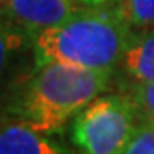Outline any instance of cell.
Wrapping results in <instances>:
<instances>
[{
    "mask_svg": "<svg viewBox=\"0 0 154 154\" xmlns=\"http://www.w3.org/2000/svg\"><path fill=\"white\" fill-rule=\"evenodd\" d=\"M130 33L132 28L118 5H79L65 21L43 29L33 38L34 65L67 63L113 72L120 65Z\"/></svg>",
    "mask_w": 154,
    "mask_h": 154,
    "instance_id": "6da1fadb",
    "label": "cell"
},
{
    "mask_svg": "<svg viewBox=\"0 0 154 154\" xmlns=\"http://www.w3.org/2000/svg\"><path fill=\"white\" fill-rule=\"evenodd\" d=\"M110 79L111 72L67 63L36 67L7 99L5 118L53 135L98 98Z\"/></svg>",
    "mask_w": 154,
    "mask_h": 154,
    "instance_id": "7a4b0ae2",
    "label": "cell"
},
{
    "mask_svg": "<svg viewBox=\"0 0 154 154\" xmlns=\"http://www.w3.org/2000/svg\"><path fill=\"white\" fill-rule=\"evenodd\" d=\"M139 122L130 96L99 94L72 118L70 140L79 154H123Z\"/></svg>",
    "mask_w": 154,
    "mask_h": 154,
    "instance_id": "3957f363",
    "label": "cell"
},
{
    "mask_svg": "<svg viewBox=\"0 0 154 154\" xmlns=\"http://www.w3.org/2000/svg\"><path fill=\"white\" fill-rule=\"evenodd\" d=\"M75 0H4L0 11L34 38L77 11Z\"/></svg>",
    "mask_w": 154,
    "mask_h": 154,
    "instance_id": "277c9868",
    "label": "cell"
},
{
    "mask_svg": "<svg viewBox=\"0 0 154 154\" xmlns=\"http://www.w3.org/2000/svg\"><path fill=\"white\" fill-rule=\"evenodd\" d=\"M0 154H75L51 134H45L16 120L0 123Z\"/></svg>",
    "mask_w": 154,
    "mask_h": 154,
    "instance_id": "5b68a950",
    "label": "cell"
},
{
    "mask_svg": "<svg viewBox=\"0 0 154 154\" xmlns=\"http://www.w3.org/2000/svg\"><path fill=\"white\" fill-rule=\"evenodd\" d=\"M118 67L134 82H154V28L132 29Z\"/></svg>",
    "mask_w": 154,
    "mask_h": 154,
    "instance_id": "8992f818",
    "label": "cell"
},
{
    "mask_svg": "<svg viewBox=\"0 0 154 154\" xmlns=\"http://www.w3.org/2000/svg\"><path fill=\"white\" fill-rule=\"evenodd\" d=\"M31 43H33L31 34L26 33L16 22H12L0 11V81L5 75L11 62L22 50L31 46Z\"/></svg>",
    "mask_w": 154,
    "mask_h": 154,
    "instance_id": "52a82bcc",
    "label": "cell"
},
{
    "mask_svg": "<svg viewBox=\"0 0 154 154\" xmlns=\"http://www.w3.org/2000/svg\"><path fill=\"white\" fill-rule=\"evenodd\" d=\"M118 9L132 29L154 28V0H120Z\"/></svg>",
    "mask_w": 154,
    "mask_h": 154,
    "instance_id": "ba28073f",
    "label": "cell"
},
{
    "mask_svg": "<svg viewBox=\"0 0 154 154\" xmlns=\"http://www.w3.org/2000/svg\"><path fill=\"white\" fill-rule=\"evenodd\" d=\"M128 96L137 106L139 118L154 127V82H134Z\"/></svg>",
    "mask_w": 154,
    "mask_h": 154,
    "instance_id": "9c48e42d",
    "label": "cell"
},
{
    "mask_svg": "<svg viewBox=\"0 0 154 154\" xmlns=\"http://www.w3.org/2000/svg\"><path fill=\"white\" fill-rule=\"evenodd\" d=\"M123 154H154V127L140 120Z\"/></svg>",
    "mask_w": 154,
    "mask_h": 154,
    "instance_id": "30bf717a",
    "label": "cell"
},
{
    "mask_svg": "<svg viewBox=\"0 0 154 154\" xmlns=\"http://www.w3.org/2000/svg\"><path fill=\"white\" fill-rule=\"evenodd\" d=\"M75 2L88 7H106V5H111V2H113V5H118L120 0H75Z\"/></svg>",
    "mask_w": 154,
    "mask_h": 154,
    "instance_id": "8fae6325",
    "label": "cell"
},
{
    "mask_svg": "<svg viewBox=\"0 0 154 154\" xmlns=\"http://www.w3.org/2000/svg\"><path fill=\"white\" fill-rule=\"evenodd\" d=\"M2 2H4V0H0V5H2Z\"/></svg>",
    "mask_w": 154,
    "mask_h": 154,
    "instance_id": "7c38bea8",
    "label": "cell"
}]
</instances>
